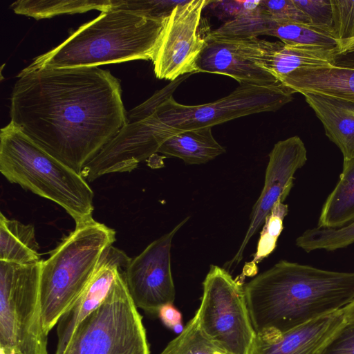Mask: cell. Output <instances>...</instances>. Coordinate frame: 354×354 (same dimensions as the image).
I'll use <instances>...</instances> for the list:
<instances>
[{
  "mask_svg": "<svg viewBox=\"0 0 354 354\" xmlns=\"http://www.w3.org/2000/svg\"><path fill=\"white\" fill-rule=\"evenodd\" d=\"M259 8L274 19L310 24L308 17L297 8L293 0H263L259 1Z\"/></svg>",
  "mask_w": 354,
  "mask_h": 354,
  "instance_id": "31",
  "label": "cell"
},
{
  "mask_svg": "<svg viewBox=\"0 0 354 354\" xmlns=\"http://www.w3.org/2000/svg\"><path fill=\"white\" fill-rule=\"evenodd\" d=\"M354 221V158L344 160L336 186L327 197L317 227L339 228Z\"/></svg>",
  "mask_w": 354,
  "mask_h": 354,
  "instance_id": "21",
  "label": "cell"
},
{
  "mask_svg": "<svg viewBox=\"0 0 354 354\" xmlns=\"http://www.w3.org/2000/svg\"><path fill=\"white\" fill-rule=\"evenodd\" d=\"M130 260L123 251L113 245L104 250L88 284L57 322L55 354L64 353L76 327L100 306L118 272Z\"/></svg>",
  "mask_w": 354,
  "mask_h": 354,
  "instance_id": "15",
  "label": "cell"
},
{
  "mask_svg": "<svg viewBox=\"0 0 354 354\" xmlns=\"http://www.w3.org/2000/svg\"><path fill=\"white\" fill-rule=\"evenodd\" d=\"M186 218L171 231L151 243L139 255L131 259L124 271V281L135 306L149 315L175 300L171 271L172 239L187 221Z\"/></svg>",
  "mask_w": 354,
  "mask_h": 354,
  "instance_id": "11",
  "label": "cell"
},
{
  "mask_svg": "<svg viewBox=\"0 0 354 354\" xmlns=\"http://www.w3.org/2000/svg\"><path fill=\"white\" fill-rule=\"evenodd\" d=\"M158 316L168 328L173 329L175 326L182 323V314L173 304L162 306L158 311Z\"/></svg>",
  "mask_w": 354,
  "mask_h": 354,
  "instance_id": "35",
  "label": "cell"
},
{
  "mask_svg": "<svg viewBox=\"0 0 354 354\" xmlns=\"http://www.w3.org/2000/svg\"><path fill=\"white\" fill-rule=\"evenodd\" d=\"M337 49L315 45L285 44L281 41H271L265 56L264 67L279 82L300 68L334 65Z\"/></svg>",
  "mask_w": 354,
  "mask_h": 354,
  "instance_id": "19",
  "label": "cell"
},
{
  "mask_svg": "<svg viewBox=\"0 0 354 354\" xmlns=\"http://www.w3.org/2000/svg\"><path fill=\"white\" fill-rule=\"evenodd\" d=\"M209 3L185 0L165 19L152 59L157 78L172 82L197 73V60L205 46V37H201L198 28L202 12Z\"/></svg>",
  "mask_w": 354,
  "mask_h": 354,
  "instance_id": "10",
  "label": "cell"
},
{
  "mask_svg": "<svg viewBox=\"0 0 354 354\" xmlns=\"http://www.w3.org/2000/svg\"><path fill=\"white\" fill-rule=\"evenodd\" d=\"M295 92L282 84L257 86L241 84L212 102L185 105L173 95L161 103L157 112L162 120L180 131L213 127L254 113L277 111L293 100Z\"/></svg>",
  "mask_w": 354,
  "mask_h": 354,
  "instance_id": "9",
  "label": "cell"
},
{
  "mask_svg": "<svg viewBox=\"0 0 354 354\" xmlns=\"http://www.w3.org/2000/svg\"><path fill=\"white\" fill-rule=\"evenodd\" d=\"M304 96L322 122L327 137L340 149L344 160L354 158V103L320 95Z\"/></svg>",
  "mask_w": 354,
  "mask_h": 354,
  "instance_id": "18",
  "label": "cell"
},
{
  "mask_svg": "<svg viewBox=\"0 0 354 354\" xmlns=\"http://www.w3.org/2000/svg\"><path fill=\"white\" fill-rule=\"evenodd\" d=\"M0 171L10 183L58 204L75 224L93 218L94 194L83 176L11 122L1 129Z\"/></svg>",
  "mask_w": 354,
  "mask_h": 354,
  "instance_id": "4",
  "label": "cell"
},
{
  "mask_svg": "<svg viewBox=\"0 0 354 354\" xmlns=\"http://www.w3.org/2000/svg\"><path fill=\"white\" fill-rule=\"evenodd\" d=\"M189 165L206 163L225 152L214 138L212 127L180 131L167 139L158 151Z\"/></svg>",
  "mask_w": 354,
  "mask_h": 354,
  "instance_id": "20",
  "label": "cell"
},
{
  "mask_svg": "<svg viewBox=\"0 0 354 354\" xmlns=\"http://www.w3.org/2000/svg\"><path fill=\"white\" fill-rule=\"evenodd\" d=\"M354 243V221L339 228L316 227L305 231L296 239V245L306 252L316 250L335 251Z\"/></svg>",
  "mask_w": 354,
  "mask_h": 354,
  "instance_id": "24",
  "label": "cell"
},
{
  "mask_svg": "<svg viewBox=\"0 0 354 354\" xmlns=\"http://www.w3.org/2000/svg\"><path fill=\"white\" fill-rule=\"evenodd\" d=\"M288 212V205L281 201L274 205L265 220L251 265L259 263L275 249L277 241L283 230V219Z\"/></svg>",
  "mask_w": 354,
  "mask_h": 354,
  "instance_id": "26",
  "label": "cell"
},
{
  "mask_svg": "<svg viewBox=\"0 0 354 354\" xmlns=\"http://www.w3.org/2000/svg\"><path fill=\"white\" fill-rule=\"evenodd\" d=\"M348 313L350 318L354 320V300L348 306Z\"/></svg>",
  "mask_w": 354,
  "mask_h": 354,
  "instance_id": "36",
  "label": "cell"
},
{
  "mask_svg": "<svg viewBox=\"0 0 354 354\" xmlns=\"http://www.w3.org/2000/svg\"><path fill=\"white\" fill-rule=\"evenodd\" d=\"M165 19L118 9L102 12L59 46L37 57L30 65L64 68L98 67L138 59L152 61Z\"/></svg>",
  "mask_w": 354,
  "mask_h": 354,
  "instance_id": "3",
  "label": "cell"
},
{
  "mask_svg": "<svg viewBox=\"0 0 354 354\" xmlns=\"http://www.w3.org/2000/svg\"><path fill=\"white\" fill-rule=\"evenodd\" d=\"M279 82L303 95H320L354 103V68L334 65L300 68Z\"/></svg>",
  "mask_w": 354,
  "mask_h": 354,
  "instance_id": "17",
  "label": "cell"
},
{
  "mask_svg": "<svg viewBox=\"0 0 354 354\" xmlns=\"http://www.w3.org/2000/svg\"><path fill=\"white\" fill-rule=\"evenodd\" d=\"M293 1L297 8L308 17L310 25L333 35V9L330 0H293Z\"/></svg>",
  "mask_w": 354,
  "mask_h": 354,
  "instance_id": "29",
  "label": "cell"
},
{
  "mask_svg": "<svg viewBox=\"0 0 354 354\" xmlns=\"http://www.w3.org/2000/svg\"><path fill=\"white\" fill-rule=\"evenodd\" d=\"M127 266L100 306L76 327L63 354L150 353L142 317L125 283Z\"/></svg>",
  "mask_w": 354,
  "mask_h": 354,
  "instance_id": "6",
  "label": "cell"
},
{
  "mask_svg": "<svg viewBox=\"0 0 354 354\" xmlns=\"http://www.w3.org/2000/svg\"><path fill=\"white\" fill-rule=\"evenodd\" d=\"M323 354H354V322H347Z\"/></svg>",
  "mask_w": 354,
  "mask_h": 354,
  "instance_id": "33",
  "label": "cell"
},
{
  "mask_svg": "<svg viewBox=\"0 0 354 354\" xmlns=\"http://www.w3.org/2000/svg\"><path fill=\"white\" fill-rule=\"evenodd\" d=\"M35 227L0 214V261L30 263L41 261Z\"/></svg>",
  "mask_w": 354,
  "mask_h": 354,
  "instance_id": "22",
  "label": "cell"
},
{
  "mask_svg": "<svg viewBox=\"0 0 354 354\" xmlns=\"http://www.w3.org/2000/svg\"><path fill=\"white\" fill-rule=\"evenodd\" d=\"M192 75L187 74L171 82V83L162 88L157 91L143 103L127 112L128 123L136 122L152 113L161 103L173 95V93L180 84Z\"/></svg>",
  "mask_w": 354,
  "mask_h": 354,
  "instance_id": "30",
  "label": "cell"
},
{
  "mask_svg": "<svg viewBox=\"0 0 354 354\" xmlns=\"http://www.w3.org/2000/svg\"><path fill=\"white\" fill-rule=\"evenodd\" d=\"M194 317L203 334L228 354H250L257 333L244 287L224 268L211 265Z\"/></svg>",
  "mask_w": 354,
  "mask_h": 354,
  "instance_id": "8",
  "label": "cell"
},
{
  "mask_svg": "<svg viewBox=\"0 0 354 354\" xmlns=\"http://www.w3.org/2000/svg\"><path fill=\"white\" fill-rule=\"evenodd\" d=\"M258 335L276 336L343 308L354 300V272L281 260L244 286Z\"/></svg>",
  "mask_w": 354,
  "mask_h": 354,
  "instance_id": "2",
  "label": "cell"
},
{
  "mask_svg": "<svg viewBox=\"0 0 354 354\" xmlns=\"http://www.w3.org/2000/svg\"><path fill=\"white\" fill-rule=\"evenodd\" d=\"M113 0H20L10 7L17 14L41 19L91 10L105 12L111 10Z\"/></svg>",
  "mask_w": 354,
  "mask_h": 354,
  "instance_id": "23",
  "label": "cell"
},
{
  "mask_svg": "<svg viewBox=\"0 0 354 354\" xmlns=\"http://www.w3.org/2000/svg\"><path fill=\"white\" fill-rule=\"evenodd\" d=\"M17 77L10 122L80 175L128 123L120 82L108 70L28 65Z\"/></svg>",
  "mask_w": 354,
  "mask_h": 354,
  "instance_id": "1",
  "label": "cell"
},
{
  "mask_svg": "<svg viewBox=\"0 0 354 354\" xmlns=\"http://www.w3.org/2000/svg\"><path fill=\"white\" fill-rule=\"evenodd\" d=\"M185 0H113L111 9L133 12L149 17L164 19Z\"/></svg>",
  "mask_w": 354,
  "mask_h": 354,
  "instance_id": "27",
  "label": "cell"
},
{
  "mask_svg": "<svg viewBox=\"0 0 354 354\" xmlns=\"http://www.w3.org/2000/svg\"><path fill=\"white\" fill-rule=\"evenodd\" d=\"M115 234L113 229L91 218L75 224L49 257L41 260V318L47 335L85 288Z\"/></svg>",
  "mask_w": 354,
  "mask_h": 354,
  "instance_id": "5",
  "label": "cell"
},
{
  "mask_svg": "<svg viewBox=\"0 0 354 354\" xmlns=\"http://www.w3.org/2000/svg\"><path fill=\"white\" fill-rule=\"evenodd\" d=\"M271 41L259 38L230 39L207 35L196 63L197 73L229 76L240 84L268 86L279 83L264 67Z\"/></svg>",
  "mask_w": 354,
  "mask_h": 354,
  "instance_id": "12",
  "label": "cell"
},
{
  "mask_svg": "<svg viewBox=\"0 0 354 354\" xmlns=\"http://www.w3.org/2000/svg\"><path fill=\"white\" fill-rule=\"evenodd\" d=\"M333 31L339 46L354 39V1L330 0Z\"/></svg>",
  "mask_w": 354,
  "mask_h": 354,
  "instance_id": "28",
  "label": "cell"
},
{
  "mask_svg": "<svg viewBox=\"0 0 354 354\" xmlns=\"http://www.w3.org/2000/svg\"><path fill=\"white\" fill-rule=\"evenodd\" d=\"M260 1H210L208 6L218 17L226 21L234 19L257 8Z\"/></svg>",
  "mask_w": 354,
  "mask_h": 354,
  "instance_id": "32",
  "label": "cell"
},
{
  "mask_svg": "<svg viewBox=\"0 0 354 354\" xmlns=\"http://www.w3.org/2000/svg\"><path fill=\"white\" fill-rule=\"evenodd\" d=\"M334 66L354 68V39L337 48L334 58Z\"/></svg>",
  "mask_w": 354,
  "mask_h": 354,
  "instance_id": "34",
  "label": "cell"
},
{
  "mask_svg": "<svg viewBox=\"0 0 354 354\" xmlns=\"http://www.w3.org/2000/svg\"><path fill=\"white\" fill-rule=\"evenodd\" d=\"M41 263L0 261L1 354H48L41 318Z\"/></svg>",
  "mask_w": 354,
  "mask_h": 354,
  "instance_id": "7",
  "label": "cell"
},
{
  "mask_svg": "<svg viewBox=\"0 0 354 354\" xmlns=\"http://www.w3.org/2000/svg\"><path fill=\"white\" fill-rule=\"evenodd\" d=\"M307 160V151L301 139L295 136L277 142L269 153L262 192L253 206L250 223L242 243L235 256L228 263L230 267L243 259L244 250L250 239L264 224L274 205L283 202L288 196L295 172Z\"/></svg>",
  "mask_w": 354,
  "mask_h": 354,
  "instance_id": "13",
  "label": "cell"
},
{
  "mask_svg": "<svg viewBox=\"0 0 354 354\" xmlns=\"http://www.w3.org/2000/svg\"><path fill=\"white\" fill-rule=\"evenodd\" d=\"M346 322L342 308L279 335H257L250 354H323Z\"/></svg>",
  "mask_w": 354,
  "mask_h": 354,
  "instance_id": "16",
  "label": "cell"
},
{
  "mask_svg": "<svg viewBox=\"0 0 354 354\" xmlns=\"http://www.w3.org/2000/svg\"><path fill=\"white\" fill-rule=\"evenodd\" d=\"M160 354H228L208 339L194 316Z\"/></svg>",
  "mask_w": 354,
  "mask_h": 354,
  "instance_id": "25",
  "label": "cell"
},
{
  "mask_svg": "<svg viewBox=\"0 0 354 354\" xmlns=\"http://www.w3.org/2000/svg\"><path fill=\"white\" fill-rule=\"evenodd\" d=\"M275 37L285 44H306L338 48L333 35L310 24L274 19L257 8L234 19L225 21L210 32L219 38L248 39L259 36Z\"/></svg>",
  "mask_w": 354,
  "mask_h": 354,
  "instance_id": "14",
  "label": "cell"
}]
</instances>
